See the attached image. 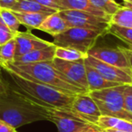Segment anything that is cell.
<instances>
[{"instance_id": "1", "label": "cell", "mask_w": 132, "mask_h": 132, "mask_svg": "<svg viewBox=\"0 0 132 132\" xmlns=\"http://www.w3.org/2000/svg\"><path fill=\"white\" fill-rule=\"evenodd\" d=\"M48 108L36 103L11 85L6 93L0 96V119L15 128L36 121L49 120Z\"/></svg>"}, {"instance_id": "2", "label": "cell", "mask_w": 132, "mask_h": 132, "mask_svg": "<svg viewBox=\"0 0 132 132\" xmlns=\"http://www.w3.org/2000/svg\"><path fill=\"white\" fill-rule=\"evenodd\" d=\"M1 67L11 78L15 88L29 96L36 103L55 109L71 110L76 95L65 93L44 83L26 79L4 66L1 65Z\"/></svg>"}, {"instance_id": "3", "label": "cell", "mask_w": 132, "mask_h": 132, "mask_svg": "<svg viewBox=\"0 0 132 132\" xmlns=\"http://www.w3.org/2000/svg\"><path fill=\"white\" fill-rule=\"evenodd\" d=\"M4 67L16 72L22 77L44 83V84L53 87V88L61 90L62 92H65V93L72 94V95L89 93L81 88L71 82L65 76L62 75L53 66V61L38 62V63L22 64V65L9 64V65L4 66Z\"/></svg>"}, {"instance_id": "4", "label": "cell", "mask_w": 132, "mask_h": 132, "mask_svg": "<svg viewBox=\"0 0 132 132\" xmlns=\"http://www.w3.org/2000/svg\"><path fill=\"white\" fill-rule=\"evenodd\" d=\"M125 86L126 84L89 92L99 107L101 116L114 117L132 122V114L126 110L124 104Z\"/></svg>"}, {"instance_id": "5", "label": "cell", "mask_w": 132, "mask_h": 132, "mask_svg": "<svg viewBox=\"0 0 132 132\" xmlns=\"http://www.w3.org/2000/svg\"><path fill=\"white\" fill-rule=\"evenodd\" d=\"M103 35L101 33L79 27H71L53 37V44L60 47L73 48L88 54L95 46L96 42Z\"/></svg>"}, {"instance_id": "6", "label": "cell", "mask_w": 132, "mask_h": 132, "mask_svg": "<svg viewBox=\"0 0 132 132\" xmlns=\"http://www.w3.org/2000/svg\"><path fill=\"white\" fill-rule=\"evenodd\" d=\"M59 14L66 21L70 28H85L101 33L103 36L108 35L109 27L110 26V19L79 10H62L59 12Z\"/></svg>"}, {"instance_id": "7", "label": "cell", "mask_w": 132, "mask_h": 132, "mask_svg": "<svg viewBox=\"0 0 132 132\" xmlns=\"http://www.w3.org/2000/svg\"><path fill=\"white\" fill-rule=\"evenodd\" d=\"M49 121L57 127L58 132H81L96 125L90 124L73 114L70 110L49 107Z\"/></svg>"}, {"instance_id": "8", "label": "cell", "mask_w": 132, "mask_h": 132, "mask_svg": "<svg viewBox=\"0 0 132 132\" xmlns=\"http://www.w3.org/2000/svg\"><path fill=\"white\" fill-rule=\"evenodd\" d=\"M53 64L71 82L81 88L85 92H90L88 88V81H87L85 59L68 62V61L54 58L53 60Z\"/></svg>"}, {"instance_id": "9", "label": "cell", "mask_w": 132, "mask_h": 132, "mask_svg": "<svg viewBox=\"0 0 132 132\" xmlns=\"http://www.w3.org/2000/svg\"><path fill=\"white\" fill-rule=\"evenodd\" d=\"M85 62L93 67L99 73H101L106 80L119 84H132V71L128 69H122L105 63L98 59L88 55Z\"/></svg>"}, {"instance_id": "10", "label": "cell", "mask_w": 132, "mask_h": 132, "mask_svg": "<svg viewBox=\"0 0 132 132\" xmlns=\"http://www.w3.org/2000/svg\"><path fill=\"white\" fill-rule=\"evenodd\" d=\"M71 111L80 119L96 126L101 117L99 107L89 93L77 94L72 105Z\"/></svg>"}, {"instance_id": "11", "label": "cell", "mask_w": 132, "mask_h": 132, "mask_svg": "<svg viewBox=\"0 0 132 132\" xmlns=\"http://www.w3.org/2000/svg\"><path fill=\"white\" fill-rule=\"evenodd\" d=\"M88 55L94 57L105 63L116 66L119 68L131 70L124 48L121 46H118L116 48L94 46L92 49L89 51Z\"/></svg>"}, {"instance_id": "12", "label": "cell", "mask_w": 132, "mask_h": 132, "mask_svg": "<svg viewBox=\"0 0 132 132\" xmlns=\"http://www.w3.org/2000/svg\"><path fill=\"white\" fill-rule=\"evenodd\" d=\"M16 43V53L15 58L23 56L28 53H31L35 50L44 49L53 45V43L43 40L39 37L35 36L30 31L17 32L15 37Z\"/></svg>"}, {"instance_id": "13", "label": "cell", "mask_w": 132, "mask_h": 132, "mask_svg": "<svg viewBox=\"0 0 132 132\" xmlns=\"http://www.w3.org/2000/svg\"><path fill=\"white\" fill-rule=\"evenodd\" d=\"M55 49L56 46L53 45L50 46L44 49L35 50L31 53H28L23 56L17 57L15 59L14 65H22V64H31V63H38V62H49L54 59Z\"/></svg>"}, {"instance_id": "14", "label": "cell", "mask_w": 132, "mask_h": 132, "mask_svg": "<svg viewBox=\"0 0 132 132\" xmlns=\"http://www.w3.org/2000/svg\"><path fill=\"white\" fill-rule=\"evenodd\" d=\"M85 65H86V75L87 81H88V88L90 92L122 85L119 84V83L112 82V81L106 80L101 73H99L93 67H92L86 62H85Z\"/></svg>"}, {"instance_id": "15", "label": "cell", "mask_w": 132, "mask_h": 132, "mask_svg": "<svg viewBox=\"0 0 132 132\" xmlns=\"http://www.w3.org/2000/svg\"><path fill=\"white\" fill-rule=\"evenodd\" d=\"M61 11L62 10H79V11L88 12L94 15L101 16L103 18L110 19L111 17L102 12L101 10L98 9L93 6L90 1H80V0H60ZM60 12V11H59Z\"/></svg>"}, {"instance_id": "16", "label": "cell", "mask_w": 132, "mask_h": 132, "mask_svg": "<svg viewBox=\"0 0 132 132\" xmlns=\"http://www.w3.org/2000/svg\"><path fill=\"white\" fill-rule=\"evenodd\" d=\"M69 28L70 27H69L68 24L66 23V21L61 16L59 12H56V13L48 15L47 18L40 26L38 30L45 32V33L51 35L53 37H54L63 33Z\"/></svg>"}, {"instance_id": "17", "label": "cell", "mask_w": 132, "mask_h": 132, "mask_svg": "<svg viewBox=\"0 0 132 132\" xmlns=\"http://www.w3.org/2000/svg\"><path fill=\"white\" fill-rule=\"evenodd\" d=\"M10 10L22 13H42L49 15L57 12L52 8L42 6L35 0H18Z\"/></svg>"}, {"instance_id": "18", "label": "cell", "mask_w": 132, "mask_h": 132, "mask_svg": "<svg viewBox=\"0 0 132 132\" xmlns=\"http://www.w3.org/2000/svg\"><path fill=\"white\" fill-rule=\"evenodd\" d=\"M97 126L101 130L111 128V129L120 130V131L132 132V122L118 119V118L109 117V116H101L98 121Z\"/></svg>"}, {"instance_id": "19", "label": "cell", "mask_w": 132, "mask_h": 132, "mask_svg": "<svg viewBox=\"0 0 132 132\" xmlns=\"http://www.w3.org/2000/svg\"><path fill=\"white\" fill-rule=\"evenodd\" d=\"M19 23L29 29H39L41 24L47 18L49 14L42 13H22L13 11Z\"/></svg>"}, {"instance_id": "20", "label": "cell", "mask_w": 132, "mask_h": 132, "mask_svg": "<svg viewBox=\"0 0 132 132\" xmlns=\"http://www.w3.org/2000/svg\"><path fill=\"white\" fill-rule=\"evenodd\" d=\"M16 53V43L15 40L9 41L6 44L0 45V64L1 65H9L14 63Z\"/></svg>"}, {"instance_id": "21", "label": "cell", "mask_w": 132, "mask_h": 132, "mask_svg": "<svg viewBox=\"0 0 132 132\" xmlns=\"http://www.w3.org/2000/svg\"><path fill=\"white\" fill-rule=\"evenodd\" d=\"M87 56H88V54L81 51H78L76 49H73V48L56 46L54 58L68 61V62H73V61L81 60V59H86Z\"/></svg>"}, {"instance_id": "22", "label": "cell", "mask_w": 132, "mask_h": 132, "mask_svg": "<svg viewBox=\"0 0 132 132\" xmlns=\"http://www.w3.org/2000/svg\"><path fill=\"white\" fill-rule=\"evenodd\" d=\"M110 24L125 28H132V9L122 6L111 16Z\"/></svg>"}, {"instance_id": "23", "label": "cell", "mask_w": 132, "mask_h": 132, "mask_svg": "<svg viewBox=\"0 0 132 132\" xmlns=\"http://www.w3.org/2000/svg\"><path fill=\"white\" fill-rule=\"evenodd\" d=\"M108 34L114 35L122 42L128 45V48L132 49V28H125L110 24Z\"/></svg>"}, {"instance_id": "24", "label": "cell", "mask_w": 132, "mask_h": 132, "mask_svg": "<svg viewBox=\"0 0 132 132\" xmlns=\"http://www.w3.org/2000/svg\"><path fill=\"white\" fill-rule=\"evenodd\" d=\"M89 1H90L95 7H97L98 9L104 12L105 14L110 15V17H111L118 10H119L122 7V6L118 4L115 0H89Z\"/></svg>"}, {"instance_id": "25", "label": "cell", "mask_w": 132, "mask_h": 132, "mask_svg": "<svg viewBox=\"0 0 132 132\" xmlns=\"http://www.w3.org/2000/svg\"><path fill=\"white\" fill-rule=\"evenodd\" d=\"M0 19L14 33L16 34L17 32H19V27L21 24L19 23L18 19L16 18L12 10L0 8Z\"/></svg>"}, {"instance_id": "26", "label": "cell", "mask_w": 132, "mask_h": 132, "mask_svg": "<svg viewBox=\"0 0 132 132\" xmlns=\"http://www.w3.org/2000/svg\"><path fill=\"white\" fill-rule=\"evenodd\" d=\"M15 37V33L11 31L0 19V45H3L9 41L13 40Z\"/></svg>"}, {"instance_id": "27", "label": "cell", "mask_w": 132, "mask_h": 132, "mask_svg": "<svg viewBox=\"0 0 132 132\" xmlns=\"http://www.w3.org/2000/svg\"><path fill=\"white\" fill-rule=\"evenodd\" d=\"M123 98L126 110L132 114V84H126L123 92Z\"/></svg>"}, {"instance_id": "28", "label": "cell", "mask_w": 132, "mask_h": 132, "mask_svg": "<svg viewBox=\"0 0 132 132\" xmlns=\"http://www.w3.org/2000/svg\"><path fill=\"white\" fill-rule=\"evenodd\" d=\"M37 3L41 4L42 6H46V7L52 8L55 11L59 12L61 11V6H60V0H35Z\"/></svg>"}, {"instance_id": "29", "label": "cell", "mask_w": 132, "mask_h": 132, "mask_svg": "<svg viewBox=\"0 0 132 132\" xmlns=\"http://www.w3.org/2000/svg\"><path fill=\"white\" fill-rule=\"evenodd\" d=\"M2 72H3V69L0 65V96L5 94L6 92L8 90V88H9V83L4 79L3 77V74H2Z\"/></svg>"}, {"instance_id": "30", "label": "cell", "mask_w": 132, "mask_h": 132, "mask_svg": "<svg viewBox=\"0 0 132 132\" xmlns=\"http://www.w3.org/2000/svg\"><path fill=\"white\" fill-rule=\"evenodd\" d=\"M0 132H17L16 128L0 119Z\"/></svg>"}, {"instance_id": "31", "label": "cell", "mask_w": 132, "mask_h": 132, "mask_svg": "<svg viewBox=\"0 0 132 132\" xmlns=\"http://www.w3.org/2000/svg\"><path fill=\"white\" fill-rule=\"evenodd\" d=\"M17 1L18 0H0V8H2V9H11Z\"/></svg>"}, {"instance_id": "32", "label": "cell", "mask_w": 132, "mask_h": 132, "mask_svg": "<svg viewBox=\"0 0 132 132\" xmlns=\"http://www.w3.org/2000/svg\"><path fill=\"white\" fill-rule=\"evenodd\" d=\"M124 48V51L127 54V57L128 59V62H129V64H130V69L132 71V49L131 48Z\"/></svg>"}, {"instance_id": "33", "label": "cell", "mask_w": 132, "mask_h": 132, "mask_svg": "<svg viewBox=\"0 0 132 132\" xmlns=\"http://www.w3.org/2000/svg\"><path fill=\"white\" fill-rule=\"evenodd\" d=\"M100 131H101V129L99 128V127L92 126V127H90V128H86V129L82 130V131H81V132H100Z\"/></svg>"}, {"instance_id": "34", "label": "cell", "mask_w": 132, "mask_h": 132, "mask_svg": "<svg viewBox=\"0 0 132 132\" xmlns=\"http://www.w3.org/2000/svg\"><path fill=\"white\" fill-rule=\"evenodd\" d=\"M123 6L127 8H129V9H132V0L128 1V2H123Z\"/></svg>"}, {"instance_id": "35", "label": "cell", "mask_w": 132, "mask_h": 132, "mask_svg": "<svg viewBox=\"0 0 132 132\" xmlns=\"http://www.w3.org/2000/svg\"><path fill=\"white\" fill-rule=\"evenodd\" d=\"M105 132H131V131H120V130H116V129H111V128H109V129L103 130Z\"/></svg>"}, {"instance_id": "36", "label": "cell", "mask_w": 132, "mask_h": 132, "mask_svg": "<svg viewBox=\"0 0 132 132\" xmlns=\"http://www.w3.org/2000/svg\"><path fill=\"white\" fill-rule=\"evenodd\" d=\"M123 2H128V1H130V0H122Z\"/></svg>"}, {"instance_id": "37", "label": "cell", "mask_w": 132, "mask_h": 132, "mask_svg": "<svg viewBox=\"0 0 132 132\" xmlns=\"http://www.w3.org/2000/svg\"><path fill=\"white\" fill-rule=\"evenodd\" d=\"M80 1H88V0H80Z\"/></svg>"}, {"instance_id": "38", "label": "cell", "mask_w": 132, "mask_h": 132, "mask_svg": "<svg viewBox=\"0 0 132 132\" xmlns=\"http://www.w3.org/2000/svg\"><path fill=\"white\" fill-rule=\"evenodd\" d=\"M100 132H105V131H103V130H101V131H100Z\"/></svg>"}]
</instances>
